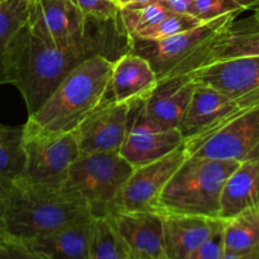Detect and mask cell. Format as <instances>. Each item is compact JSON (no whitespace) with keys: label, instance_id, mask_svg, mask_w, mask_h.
<instances>
[{"label":"cell","instance_id":"cell-28","mask_svg":"<svg viewBox=\"0 0 259 259\" xmlns=\"http://www.w3.org/2000/svg\"><path fill=\"white\" fill-rule=\"evenodd\" d=\"M243 8L234 0H194L191 15L202 23L228 14H240Z\"/></svg>","mask_w":259,"mask_h":259},{"label":"cell","instance_id":"cell-33","mask_svg":"<svg viewBox=\"0 0 259 259\" xmlns=\"http://www.w3.org/2000/svg\"><path fill=\"white\" fill-rule=\"evenodd\" d=\"M222 259H259V245L245 252H224Z\"/></svg>","mask_w":259,"mask_h":259},{"label":"cell","instance_id":"cell-25","mask_svg":"<svg viewBox=\"0 0 259 259\" xmlns=\"http://www.w3.org/2000/svg\"><path fill=\"white\" fill-rule=\"evenodd\" d=\"M28 0H0V80L3 78V60L8 45L15 33L25 24Z\"/></svg>","mask_w":259,"mask_h":259},{"label":"cell","instance_id":"cell-19","mask_svg":"<svg viewBox=\"0 0 259 259\" xmlns=\"http://www.w3.org/2000/svg\"><path fill=\"white\" fill-rule=\"evenodd\" d=\"M195 85L196 82L190 75L158 81L151 95L144 100L147 114L161 125L179 129Z\"/></svg>","mask_w":259,"mask_h":259},{"label":"cell","instance_id":"cell-26","mask_svg":"<svg viewBox=\"0 0 259 259\" xmlns=\"http://www.w3.org/2000/svg\"><path fill=\"white\" fill-rule=\"evenodd\" d=\"M169 12H167L159 3L153 2L139 7H124L120 8V17L123 27L131 37L144 29L153 27L161 22Z\"/></svg>","mask_w":259,"mask_h":259},{"label":"cell","instance_id":"cell-10","mask_svg":"<svg viewBox=\"0 0 259 259\" xmlns=\"http://www.w3.org/2000/svg\"><path fill=\"white\" fill-rule=\"evenodd\" d=\"M186 157L185 147L182 146L157 161L136 167L119 191L111 214L128 211L157 212L162 190Z\"/></svg>","mask_w":259,"mask_h":259},{"label":"cell","instance_id":"cell-21","mask_svg":"<svg viewBox=\"0 0 259 259\" xmlns=\"http://www.w3.org/2000/svg\"><path fill=\"white\" fill-rule=\"evenodd\" d=\"M223 240L225 252H245L259 245V207L245 210L224 220Z\"/></svg>","mask_w":259,"mask_h":259},{"label":"cell","instance_id":"cell-7","mask_svg":"<svg viewBox=\"0 0 259 259\" xmlns=\"http://www.w3.org/2000/svg\"><path fill=\"white\" fill-rule=\"evenodd\" d=\"M187 156L218 161H259V108L240 111L222 125L187 139Z\"/></svg>","mask_w":259,"mask_h":259},{"label":"cell","instance_id":"cell-34","mask_svg":"<svg viewBox=\"0 0 259 259\" xmlns=\"http://www.w3.org/2000/svg\"><path fill=\"white\" fill-rule=\"evenodd\" d=\"M234 2L237 3V4H239L244 10L254 9V8L259 4V0H234Z\"/></svg>","mask_w":259,"mask_h":259},{"label":"cell","instance_id":"cell-39","mask_svg":"<svg viewBox=\"0 0 259 259\" xmlns=\"http://www.w3.org/2000/svg\"><path fill=\"white\" fill-rule=\"evenodd\" d=\"M123 259H134V258L131 257V255H128V257H125V258H123Z\"/></svg>","mask_w":259,"mask_h":259},{"label":"cell","instance_id":"cell-24","mask_svg":"<svg viewBox=\"0 0 259 259\" xmlns=\"http://www.w3.org/2000/svg\"><path fill=\"white\" fill-rule=\"evenodd\" d=\"M128 255L110 218H94L89 259H123Z\"/></svg>","mask_w":259,"mask_h":259},{"label":"cell","instance_id":"cell-6","mask_svg":"<svg viewBox=\"0 0 259 259\" xmlns=\"http://www.w3.org/2000/svg\"><path fill=\"white\" fill-rule=\"evenodd\" d=\"M133 169L119 152L81 153L68 168L62 190L80 200L94 218H108Z\"/></svg>","mask_w":259,"mask_h":259},{"label":"cell","instance_id":"cell-37","mask_svg":"<svg viewBox=\"0 0 259 259\" xmlns=\"http://www.w3.org/2000/svg\"><path fill=\"white\" fill-rule=\"evenodd\" d=\"M253 19L255 20L257 25L259 27V4L254 8V15H253Z\"/></svg>","mask_w":259,"mask_h":259},{"label":"cell","instance_id":"cell-16","mask_svg":"<svg viewBox=\"0 0 259 259\" xmlns=\"http://www.w3.org/2000/svg\"><path fill=\"white\" fill-rule=\"evenodd\" d=\"M158 83L148 61L128 52L114 62L103 103H136L146 100Z\"/></svg>","mask_w":259,"mask_h":259},{"label":"cell","instance_id":"cell-17","mask_svg":"<svg viewBox=\"0 0 259 259\" xmlns=\"http://www.w3.org/2000/svg\"><path fill=\"white\" fill-rule=\"evenodd\" d=\"M167 259H185L223 229L224 220L199 215H162Z\"/></svg>","mask_w":259,"mask_h":259},{"label":"cell","instance_id":"cell-8","mask_svg":"<svg viewBox=\"0 0 259 259\" xmlns=\"http://www.w3.org/2000/svg\"><path fill=\"white\" fill-rule=\"evenodd\" d=\"M24 163L18 179L32 184L62 187L72 162L80 156L73 132L22 136Z\"/></svg>","mask_w":259,"mask_h":259},{"label":"cell","instance_id":"cell-23","mask_svg":"<svg viewBox=\"0 0 259 259\" xmlns=\"http://www.w3.org/2000/svg\"><path fill=\"white\" fill-rule=\"evenodd\" d=\"M257 55H259V28L234 30L232 25L214 43L210 50L206 65L220 60Z\"/></svg>","mask_w":259,"mask_h":259},{"label":"cell","instance_id":"cell-30","mask_svg":"<svg viewBox=\"0 0 259 259\" xmlns=\"http://www.w3.org/2000/svg\"><path fill=\"white\" fill-rule=\"evenodd\" d=\"M0 259H46L28 243L7 237L0 240Z\"/></svg>","mask_w":259,"mask_h":259},{"label":"cell","instance_id":"cell-14","mask_svg":"<svg viewBox=\"0 0 259 259\" xmlns=\"http://www.w3.org/2000/svg\"><path fill=\"white\" fill-rule=\"evenodd\" d=\"M129 255L134 259H167L162 215L153 211L109 215Z\"/></svg>","mask_w":259,"mask_h":259},{"label":"cell","instance_id":"cell-13","mask_svg":"<svg viewBox=\"0 0 259 259\" xmlns=\"http://www.w3.org/2000/svg\"><path fill=\"white\" fill-rule=\"evenodd\" d=\"M131 108L129 103H101L73 131L80 154L120 151Z\"/></svg>","mask_w":259,"mask_h":259},{"label":"cell","instance_id":"cell-1","mask_svg":"<svg viewBox=\"0 0 259 259\" xmlns=\"http://www.w3.org/2000/svg\"><path fill=\"white\" fill-rule=\"evenodd\" d=\"M131 50L132 37L119 15L110 19L93 18L85 32L60 43L39 39L24 24L5 51L3 78L4 83H13L20 91L30 115L81 62L94 56L115 62Z\"/></svg>","mask_w":259,"mask_h":259},{"label":"cell","instance_id":"cell-35","mask_svg":"<svg viewBox=\"0 0 259 259\" xmlns=\"http://www.w3.org/2000/svg\"><path fill=\"white\" fill-rule=\"evenodd\" d=\"M153 2H156V0H126L124 7H139V5H146Z\"/></svg>","mask_w":259,"mask_h":259},{"label":"cell","instance_id":"cell-3","mask_svg":"<svg viewBox=\"0 0 259 259\" xmlns=\"http://www.w3.org/2000/svg\"><path fill=\"white\" fill-rule=\"evenodd\" d=\"M0 211L8 237L22 242H30L91 215L80 200L62 187L32 184L18 177L0 194Z\"/></svg>","mask_w":259,"mask_h":259},{"label":"cell","instance_id":"cell-27","mask_svg":"<svg viewBox=\"0 0 259 259\" xmlns=\"http://www.w3.org/2000/svg\"><path fill=\"white\" fill-rule=\"evenodd\" d=\"M201 20L191 14H179V13H168L159 23L153 27L144 29L133 35V39L142 40H159L172 37L175 34L192 29L201 24Z\"/></svg>","mask_w":259,"mask_h":259},{"label":"cell","instance_id":"cell-31","mask_svg":"<svg viewBox=\"0 0 259 259\" xmlns=\"http://www.w3.org/2000/svg\"><path fill=\"white\" fill-rule=\"evenodd\" d=\"M224 240L223 229L192 250L185 259H222L224 254Z\"/></svg>","mask_w":259,"mask_h":259},{"label":"cell","instance_id":"cell-18","mask_svg":"<svg viewBox=\"0 0 259 259\" xmlns=\"http://www.w3.org/2000/svg\"><path fill=\"white\" fill-rule=\"evenodd\" d=\"M94 218H78L48 234L25 242L46 259H89Z\"/></svg>","mask_w":259,"mask_h":259},{"label":"cell","instance_id":"cell-5","mask_svg":"<svg viewBox=\"0 0 259 259\" xmlns=\"http://www.w3.org/2000/svg\"><path fill=\"white\" fill-rule=\"evenodd\" d=\"M237 15H223L164 39L132 38L131 52L148 61L158 81L190 75L206 65L210 50L218 38L232 27Z\"/></svg>","mask_w":259,"mask_h":259},{"label":"cell","instance_id":"cell-11","mask_svg":"<svg viewBox=\"0 0 259 259\" xmlns=\"http://www.w3.org/2000/svg\"><path fill=\"white\" fill-rule=\"evenodd\" d=\"M190 76L224 94L240 109L259 108V55L217 61Z\"/></svg>","mask_w":259,"mask_h":259},{"label":"cell","instance_id":"cell-20","mask_svg":"<svg viewBox=\"0 0 259 259\" xmlns=\"http://www.w3.org/2000/svg\"><path fill=\"white\" fill-rule=\"evenodd\" d=\"M259 207V161L242 162L228 177L220 196L219 219Z\"/></svg>","mask_w":259,"mask_h":259},{"label":"cell","instance_id":"cell-32","mask_svg":"<svg viewBox=\"0 0 259 259\" xmlns=\"http://www.w3.org/2000/svg\"><path fill=\"white\" fill-rule=\"evenodd\" d=\"M167 12L179 14H191L194 0H156Z\"/></svg>","mask_w":259,"mask_h":259},{"label":"cell","instance_id":"cell-15","mask_svg":"<svg viewBox=\"0 0 259 259\" xmlns=\"http://www.w3.org/2000/svg\"><path fill=\"white\" fill-rule=\"evenodd\" d=\"M243 110L245 109H240L224 94L196 82L179 131L184 141H187L222 125Z\"/></svg>","mask_w":259,"mask_h":259},{"label":"cell","instance_id":"cell-40","mask_svg":"<svg viewBox=\"0 0 259 259\" xmlns=\"http://www.w3.org/2000/svg\"><path fill=\"white\" fill-rule=\"evenodd\" d=\"M2 83H3V82H2V80H0V85H2Z\"/></svg>","mask_w":259,"mask_h":259},{"label":"cell","instance_id":"cell-9","mask_svg":"<svg viewBox=\"0 0 259 259\" xmlns=\"http://www.w3.org/2000/svg\"><path fill=\"white\" fill-rule=\"evenodd\" d=\"M184 143L179 129L161 125L147 114L144 100L132 103L125 139L119 153L134 168L172 153Z\"/></svg>","mask_w":259,"mask_h":259},{"label":"cell","instance_id":"cell-22","mask_svg":"<svg viewBox=\"0 0 259 259\" xmlns=\"http://www.w3.org/2000/svg\"><path fill=\"white\" fill-rule=\"evenodd\" d=\"M23 125L0 123V194L20 175L24 163L22 149Z\"/></svg>","mask_w":259,"mask_h":259},{"label":"cell","instance_id":"cell-2","mask_svg":"<svg viewBox=\"0 0 259 259\" xmlns=\"http://www.w3.org/2000/svg\"><path fill=\"white\" fill-rule=\"evenodd\" d=\"M113 61L94 56L76 66L51 93L45 103L28 115L25 134H65L75 131L105 96Z\"/></svg>","mask_w":259,"mask_h":259},{"label":"cell","instance_id":"cell-4","mask_svg":"<svg viewBox=\"0 0 259 259\" xmlns=\"http://www.w3.org/2000/svg\"><path fill=\"white\" fill-rule=\"evenodd\" d=\"M239 164L187 156L162 190L157 212L219 218L223 187Z\"/></svg>","mask_w":259,"mask_h":259},{"label":"cell","instance_id":"cell-38","mask_svg":"<svg viewBox=\"0 0 259 259\" xmlns=\"http://www.w3.org/2000/svg\"><path fill=\"white\" fill-rule=\"evenodd\" d=\"M114 2H115V4L118 5L119 8H123L124 5H125V3H126V0H114Z\"/></svg>","mask_w":259,"mask_h":259},{"label":"cell","instance_id":"cell-29","mask_svg":"<svg viewBox=\"0 0 259 259\" xmlns=\"http://www.w3.org/2000/svg\"><path fill=\"white\" fill-rule=\"evenodd\" d=\"M70 2L86 17L110 19L118 17L120 12V8L115 4L114 0H70Z\"/></svg>","mask_w":259,"mask_h":259},{"label":"cell","instance_id":"cell-12","mask_svg":"<svg viewBox=\"0 0 259 259\" xmlns=\"http://www.w3.org/2000/svg\"><path fill=\"white\" fill-rule=\"evenodd\" d=\"M94 17H86L70 0H28L25 27L47 42L73 39L85 32Z\"/></svg>","mask_w":259,"mask_h":259},{"label":"cell","instance_id":"cell-36","mask_svg":"<svg viewBox=\"0 0 259 259\" xmlns=\"http://www.w3.org/2000/svg\"><path fill=\"white\" fill-rule=\"evenodd\" d=\"M8 237L7 234V229H5V224H4V220H3L2 217V211H0V240L5 239Z\"/></svg>","mask_w":259,"mask_h":259}]
</instances>
